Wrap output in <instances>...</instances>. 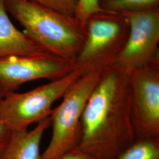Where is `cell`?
<instances>
[{"label":"cell","mask_w":159,"mask_h":159,"mask_svg":"<svg viewBox=\"0 0 159 159\" xmlns=\"http://www.w3.org/2000/svg\"><path fill=\"white\" fill-rule=\"evenodd\" d=\"M129 74L115 64L102 71L83 112L77 149L97 159H114L136 140Z\"/></svg>","instance_id":"6da1fadb"},{"label":"cell","mask_w":159,"mask_h":159,"mask_svg":"<svg viewBox=\"0 0 159 159\" xmlns=\"http://www.w3.org/2000/svg\"><path fill=\"white\" fill-rule=\"evenodd\" d=\"M100 6L114 13L140 12L159 8V0H100Z\"/></svg>","instance_id":"7c38bea8"},{"label":"cell","mask_w":159,"mask_h":159,"mask_svg":"<svg viewBox=\"0 0 159 159\" xmlns=\"http://www.w3.org/2000/svg\"><path fill=\"white\" fill-rule=\"evenodd\" d=\"M50 125L48 117L31 130H11L6 146L0 152V159H43L40 152L41 143Z\"/></svg>","instance_id":"9c48e42d"},{"label":"cell","mask_w":159,"mask_h":159,"mask_svg":"<svg viewBox=\"0 0 159 159\" xmlns=\"http://www.w3.org/2000/svg\"><path fill=\"white\" fill-rule=\"evenodd\" d=\"M0 0V58L15 56H35L47 52L36 44L24 32L14 25Z\"/></svg>","instance_id":"30bf717a"},{"label":"cell","mask_w":159,"mask_h":159,"mask_svg":"<svg viewBox=\"0 0 159 159\" xmlns=\"http://www.w3.org/2000/svg\"><path fill=\"white\" fill-rule=\"evenodd\" d=\"M102 72L93 71L81 75L64 94L60 105L52 109L50 116L52 135L42 153L43 159H56L78 147L83 112Z\"/></svg>","instance_id":"3957f363"},{"label":"cell","mask_w":159,"mask_h":159,"mask_svg":"<svg viewBox=\"0 0 159 159\" xmlns=\"http://www.w3.org/2000/svg\"><path fill=\"white\" fill-rule=\"evenodd\" d=\"M7 12L24 33L44 51L73 62L85 41L87 32L74 17L61 14L29 0H4Z\"/></svg>","instance_id":"7a4b0ae2"},{"label":"cell","mask_w":159,"mask_h":159,"mask_svg":"<svg viewBox=\"0 0 159 159\" xmlns=\"http://www.w3.org/2000/svg\"><path fill=\"white\" fill-rule=\"evenodd\" d=\"M11 130L0 121V152L6 146L11 135Z\"/></svg>","instance_id":"2e32d148"},{"label":"cell","mask_w":159,"mask_h":159,"mask_svg":"<svg viewBox=\"0 0 159 159\" xmlns=\"http://www.w3.org/2000/svg\"><path fill=\"white\" fill-rule=\"evenodd\" d=\"M75 68L74 63L48 52L0 58V98L16 92L27 82L59 79Z\"/></svg>","instance_id":"52a82bcc"},{"label":"cell","mask_w":159,"mask_h":159,"mask_svg":"<svg viewBox=\"0 0 159 159\" xmlns=\"http://www.w3.org/2000/svg\"><path fill=\"white\" fill-rule=\"evenodd\" d=\"M129 84L136 139L159 137V58L131 71Z\"/></svg>","instance_id":"8992f818"},{"label":"cell","mask_w":159,"mask_h":159,"mask_svg":"<svg viewBox=\"0 0 159 159\" xmlns=\"http://www.w3.org/2000/svg\"><path fill=\"white\" fill-rule=\"evenodd\" d=\"M56 159H97L77 148L59 156Z\"/></svg>","instance_id":"9a60e30c"},{"label":"cell","mask_w":159,"mask_h":159,"mask_svg":"<svg viewBox=\"0 0 159 159\" xmlns=\"http://www.w3.org/2000/svg\"><path fill=\"white\" fill-rule=\"evenodd\" d=\"M83 74L75 67L62 78L30 91L14 92L0 98V121L11 130H20L50 117L53 104Z\"/></svg>","instance_id":"5b68a950"},{"label":"cell","mask_w":159,"mask_h":159,"mask_svg":"<svg viewBox=\"0 0 159 159\" xmlns=\"http://www.w3.org/2000/svg\"><path fill=\"white\" fill-rule=\"evenodd\" d=\"M114 159H159V137L137 139Z\"/></svg>","instance_id":"8fae6325"},{"label":"cell","mask_w":159,"mask_h":159,"mask_svg":"<svg viewBox=\"0 0 159 159\" xmlns=\"http://www.w3.org/2000/svg\"><path fill=\"white\" fill-rule=\"evenodd\" d=\"M29 1L64 15L74 17L79 0H29Z\"/></svg>","instance_id":"4fadbf2b"},{"label":"cell","mask_w":159,"mask_h":159,"mask_svg":"<svg viewBox=\"0 0 159 159\" xmlns=\"http://www.w3.org/2000/svg\"><path fill=\"white\" fill-rule=\"evenodd\" d=\"M87 36L75 61L84 74L100 71L114 64L127 39L129 25L122 14L102 11L92 15L85 25Z\"/></svg>","instance_id":"277c9868"},{"label":"cell","mask_w":159,"mask_h":159,"mask_svg":"<svg viewBox=\"0 0 159 159\" xmlns=\"http://www.w3.org/2000/svg\"><path fill=\"white\" fill-rule=\"evenodd\" d=\"M122 14L128 21L129 31L114 64L130 73L159 58V8Z\"/></svg>","instance_id":"ba28073f"},{"label":"cell","mask_w":159,"mask_h":159,"mask_svg":"<svg viewBox=\"0 0 159 159\" xmlns=\"http://www.w3.org/2000/svg\"><path fill=\"white\" fill-rule=\"evenodd\" d=\"M105 11L100 6V0H79L74 17L81 25L85 23L92 15Z\"/></svg>","instance_id":"5bb4252c"}]
</instances>
